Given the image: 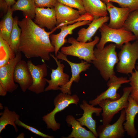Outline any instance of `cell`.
<instances>
[{
    "label": "cell",
    "instance_id": "1f68e13d",
    "mask_svg": "<svg viewBox=\"0 0 138 138\" xmlns=\"http://www.w3.org/2000/svg\"><path fill=\"white\" fill-rule=\"evenodd\" d=\"M60 3L72 8L77 9L81 15L86 13L83 0H56Z\"/></svg>",
    "mask_w": 138,
    "mask_h": 138
},
{
    "label": "cell",
    "instance_id": "4316f807",
    "mask_svg": "<svg viewBox=\"0 0 138 138\" xmlns=\"http://www.w3.org/2000/svg\"><path fill=\"white\" fill-rule=\"evenodd\" d=\"M16 53L8 42L0 37V67L14 58Z\"/></svg>",
    "mask_w": 138,
    "mask_h": 138
},
{
    "label": "cell",
    "instance_id": "ba28073f",
    "mask_svg": "<svg viewBox=\"0 0 138 138\" xmlns=\"http://www.w3.org/2000/svg\"><path fill=\"white\" fill-rule=\"evenodd\" d=\"M21 58V52H18L14 58L0 67V85L7 92L12 93L18 88L14 80V73L15 66Z\"/></svg>",
    "mask_w": 138,
    "mask_h": 138
},
{
    "label": "cell",
    "instance_id": "d6986e66",
    "mask_svg": "<svg viewBox=\"0 0 138 138\" xmlns=\"http://www.w3.org/2000/svg\"><path fill=\"white\" fill-rule=\"evenodd\" d=\"M14 79L18 83L24 92H25L32 84V77L27 62L21 60L17 64L14 70Z\"/></svg>",
    "mask_w": 138,
    "mask_h": 138
},
{
    "label": "cell",
    "instance_id": "4fadbf2b",
    "mask_svg": "<svg viewBox=\"0 0 138 138\" xmlns=\"http://www.w3.org/2000/svg\"><path fill=\"white\" fill-rule=\"evenodd\" d=\"M50 55L55 60L57 67L55 69H51V79L50 80L46 79L48 85L45 88V91L60 90V87L66 84L70 80L69 75L64 72V64L62 63L60 61L58 60L56 57L53 54L51 53Z\"/></svg>",
    "mask_w": 138,
    "mask_h": 138
},
{
    "label": "cell",
    "instance_id": "44dd1931",
    "mask_svg": "<svg viewBox=\"0 0 138 138\" xmlns=\"http://www.w3.org/2000/svg\"><path fill=\"white\" fill-rule=\"evenodd\" d=\"M110 19L107 16L94 19L87 28L81 29L77 33V40L79 42L86 43L92 41V38L97 31Z\"/></svg>",
    "mask_w": 138,
    "mask_h": 138
},
{
    "label": "cell",
    "instance_id": "83f0119b",
    "mask_svg": "<svg viewBox=\"0 0 138 138\" xmlns=\"http://www.w3.org/2000/svg\"><path fill=\"white\" fill-rule=\"evenodd\" d=\"M18 17L16 16L14 18L13 27L9 42L11 49L16 54L18 52L21 29L18 25Z\"/></svg>",
    "mask_w": 138,
    "mask_h": 138
},
{
    "label": "cell",
    "instance_id": "52a82bcc",
    "mask_svg": "<svg viewBox=\"0 0 138 138\" xmlns=\"http://www.w3.org/2000/svg\"><path fill=\"white\" fill-rule=\"evenodd\" d=\"M131 90V87L124 88L123 94L119 99L111 100L107 99L100 101L98 105L102 109V122L103 124H110L114 116L128 106V98Z\"/></svg>",
    "mask_w": 138,
    "mask_h": 138
},
{
    "label": "cell",
    "instance_id": "f1b7e54d",
    "mask_svg": "<svg viewBox=\"0 0 138 138\" xmlns=\"http://www.w3.org/2000/svg\"><path fill=\"white\" fill-rule=\"evenodd\" d=\"M138 37V9L131 12L123 27Z\"/></svg>",
    "mask_w": 138,
    "mask_h": 138
},
{
    "label": "cell",
    "instance_id": "4dcf8cb0",
    "mask_svg": "<svg viewBox=\"0 0 138 138\" xmlns=\"http://www.w3.org/2000/svg\"><path fill=\"white\" fill-rule=\"evenodd\" d=\"M105 3L108 2L118 4L121 7L128 8L131 12L138 9V0H101Z\"/></svg>",
    "mask_w": 138,
    "mask_h": 138
},
{
    "label": "cell",
    "instance_id": "277c9868",
    "mask_svg": "<svg viewBox=\"0 0 138 138\" xmlns=\"http://www.w3.org/2000/svg\"><path fill=\"white\" fill-rule=\"evenodd\" d=\"M99 40V37L96 36L93 40L83 43L78 41L73 37H70L67 40V42L71 45L62 47L61 52L67 55L77 57L89 63H91L94 59V47Z\"/></svg>",
    "mask_w": 138,
    "mask_h": 138
},
{
    "label": "cell",
    "instance_id": "2e32d148",
    "mask_svg": "<svg viewBox=\"0 0 138 138\" xmlns=\"http://www.w3.org/2000/svg\"><path fill=\"white\" fill-rule=\"evenodd\" d=\"M57 21L56 26H60L76 21L82 16L78 10L63 5L57 1L54 6Z\"/></svg>",
    "mask_w": 138,
    "mask_h": 138
},
{
    "label": "cell",
    "instance_id": "7c38bea8",
    "mask_svg": "<svg viewBox=\"0 0 138 138\" xmlns=\"http://www.w3.org/2000/svg\"><path fill=\"white\" fill-rule=\"evenodd\" d=\"M67 56V55L59 51L56 56L58 59L65 61L69 64L72 74L71 77L69 81L65 85L60 87V90L63 93L71 95V88L73 83L74 82H78L80 79V73L88 69L90 65L87 62L82 60L80 63L72 62L68 59Z\"/></svg>",
    "mask_w": 138,
    "mask_h": 138
},
{
    "label": "cell",
    "instance_id": "7a4b0ae2",
    "mask_svg": "<svg viewBox=\"0 0 138 138\" xmlns=\"http://www.w3.org/2000/svg\"><path fill=\"white\" fill-rule=\"evenodd\" d=\"M116 47L115 44L111 43L101 49H94V59L91 63L105 81L115 75L114 68L119 61L116 51Z\"/></svg>",
    "mask_w": 138,
    "mask_h": 138
},
{
    "label": "cell",
    "instance_id": "6da1fadb",
    "mask_svg": "<svg viewBox=\"0 0 138 138\" xmlns=\"http://www.w3.org/2000/svg\"><path fill=\"white\" fill-rule=\"evenodd\" d=\"M18 25L21 29L18 52L27 59L40 57L49 61L50 54L55 52L50 36L56 29L47 32L27 17L18 21Z\"/></svg>",
    "mask_w": 138,
    "mask_h": 138
},
{
    "label": "cell",
    "instance_id": "7402d4cb",
    "mask_svg": "<svg viewBox=\"0 0 138 138\" xmlns=\"http://www.w3.org/2000/svg\"><path fill=\"white\" fill-rule=\"evenodd\" d=\"M65 121L68 126H72V131L70 134L66 138H96L90 131L87 130L82 126L79 122L72 115H67Z\"/></svg>",
    "mask_w": 138,
    "mask_h": 138
},
{
    "label": "cell",
    "instance_id": "f546056e",
    "mask_svg": "<svg viewBox=\"0 0 138 138\" xmlns=\"http://www.w3.org/2000/svg\"><path fill=\"white\" fill-rule=\"evenodd\" d=\"M131 74L129 79L131 88L130 95L138 105V63L135 72Z\"/></svg>",
    "mask_w": 138,
    "mask_h": 138
},
{
    "label": "cell",
    "instance_id": "d4e9b609",
    "mask_svg": "<svg viewBox=\"0 0 138 138\" xmlns=\"http://www.w3.org/2000/svg\"><path fill=\"white\" fill-rule=\"evenodd\" d=\"M12 13L11 7L9 6L7 13L0 23V37L8 43L14 24Z\"/></svg>",
    "mask_w": 138,
    "mask_h": 138
},
{
    "label": "cell",
    "instance_id": "484cf974",
    "mask_svg": "<svg viewBox=\"0 0 138 138\" xmlns=\"http://www.w3.org/2000/svg\"><path fill=\"white\" fill-rule=\"evenodd\" d=\"M19 115L15 111H10L7 107H5L4 110L0 118V133L8 125L13 126L15 131L17 132L18 129L15 122L17 119H19Z\"/></svg>",
    "mask_w": 138,
    "mask_h": 138
},
{
    "label": "cell",
    "instance_id": "30bf717a",
    "mask_svg": "<svg viewBox=\"0 0 138 138\" xmlns=\"http://www.w3.org/2000/svg\"><path fill=\"white\" fill-rule=\"evenodd\" d=\"M129 79L125 77H118L115 75L111 76L107 83L108 88L94 99L90 100L89 103L94 106L98 105L101 101L107 99L117 100L120 97L117 93L118 90L122 84L129 82Z\"/></svg>",
    "mask_w": 138,
    "mask_h": 138
},
{
    "label": "cell",
    "instance_id": "d6a6232c",
    "mask_svg": "<svg viewBox=\"0 0 138 138\" xmlns=\"http://www.w3.org/2000/svg\"><path fill=\"white\" fill-rule=\"evenodd\" d=\"M16 125L19 126L23 127L25 129L28 130L32 133L36 135L45 138H53L54 136H50L43 133L36 128L29 125H28L20 121L19 119L16 120L15 122Z\"/></svg>",
    "mask_w": 138,
    "mask_h": 138
},
{
    "label": "cell",
    "instance_id": "3957f363",
    "mask_svg": "<svg viewBox=\"0 0 138 138\" xmlns=\"http://www.w3.org/2000/svg\"><path fill=\"white\" fill-rule=\"evenodd\" d=\"M101 37L96 45L97 48L101 49L108 42L115 43L117 47H121L123 44L137 39L136 36L131 32L123 27L114 29L109 27L106 23L99 28Z\"/></svg>",
    "mask_w": 138,
    "mask_h": 138
},
{
    "label": "cell",
    "instance_id": "5bb4252c",
    "mask_svg": "<svg viewBox=\"0 0 138 138\" xmlns=\"http://www.w3.org/2000/svg\"><path fill=\"white\" fill-rule=\"evenodd\" d=\"M91 22L89 20L79 21L75 23L67 25H63L59 27L60 31L57 34H51L50 39L51 44L55 48L54 55L56 56L58 53L61 47L65 43L67 42L66 37L68 34H72L73 31L76 28L83 26L89 24Z\"/></svg>",
    "mask_w": 138,
    "mask_h": 138
},
{
    "label": "cell",
    "instance_id": "e0dca14e",
    "mask_svg": "<svg viewBox=\"0 0 138 138\" xmlns=\"http://www.w3.org/2000/svg\"><path fill=\"white\" fill-rule=\"evenodd\" d=\"M106 4L110 16L108 26L114 29L123 27L131 11L128 8L116 7L111 2Z\"/></svg>",
    "mask_w": 138,
    "mask_h": 138
},
{
    "label": "cell",
    "instance_id": "ffe728a7",
    "mask_svg": "<svg viewBox=\"0 0 138 138\" xmlns=\"http://www.w3.org/2000/svg\"><path fill=\"white\" fill-rule=\"evenodd\" d=\"M129 104L124 109L125 111V122L123 124L124 130L128 135L135 137L137 133L134 125L136 116L138 113V105L130 95L128 98Z\"/></svg>",
    "mask_w": 138,
    "mask_h": 138
},
{
    "label": "cell",
    "instance_id": "603a6c76",
    "mask_svg": "<svg viewBox=\"0 0 138 138\" xmlns=\"http://www.w3.org/2000/svg\"><path fill=\"white\" fill-rule=\"evenodd\" d=\"M86 12L91 15L94 19L107 16L108 11L106 4L101 0H83Z\"/></svg>",
    "mask_w": 138,
    "mask_h": 138
},
{
    "label": "cell",
    "instance_id": "5b68a950",
    "mask_svg": "<svg viewBox=\"0 0 138 138\" xmlns=\"http://www.w3.org/2000/svg\"><path fill=\"white\" fill-rule=\"evenodd\" d=\"M117 55L119 61L116 66L117 71L131 74L135 69L136 62L138 60V40L132 43L129 42L124 44Z\"/></svg>",
    "mask_w": 138,
    "mask_h": 138
},
{
    "label": "cell",
    "instance_id": "cb8c5ba5",
    "mask_svg": "<svg viewBox=\"0 0 138 138\" xmlns=\"http://www.w3.org/2000/svg\"><path fill=\"white\" fill-rule=\"evenodd\" d=\"M36 7L34 0H18L11 9L13 12L21 11L25 17H27L32 19L35 17Z\"/></svg>",
    "mask_w": 138,
    "mask_h": 138
},
{
    "label": "cell",
    "instance_id": "ac0fdd59",
    "mask_svg": "<svg viewBox=\"0 0 138 138\" xmlns=\"http://www.w3.org/2000/svg\"><path fill=\"white\" fill-rule=\"evenodd\" d=\"M34 22L41 28L52 30L57 24L54 8L37 7Z\"/></svg>",
    "mask_w": 138,
    "mask_h": 138
},
{
    "label": "cell",
    "instance_id": "8d00e7d4",
    "mask_svg": "<svg viewBox=\"0 0 138 138\" xmlns=\"http://www.w3.org/2000/svg\"><path fill=\"white\" fill-rule=\"evenodd\" d=\"M9 6L13 5L15 3V0H5Z\"/></svg>",
    "mask_w": 138,
    "mask_h": 138
},
{
    "label": "cell",
    "instance_id": "d590c367",
    "mask_svg": "<svg viewBox=\"0 0 138 138\" xmlns=\"http://www.w3.org/2000/svg\"><path fill=\"white\" fill-rule=\"evenodd\" d=\"M7 93L4 89L0 85V95L1 96H5L6 95Z\"/></svg>",
    "mask_w": 138,
    "mask_h": 138
},
{
    "label": "cell",
    "instance_id": "836d02e7",
    "mask_svg": "<svg viewBox=\"0 0 138 138\" xmlns=\"http://www.w3.org/2000/svg\"><path fill=\"white\" fill-rule=\"evenodd\" d=\"M36 7L54 8L56 0H34Z\"/></svg>",
    "mask_w": 138,
    "mask_h": 138
},
{
    "label": "cell",
    "instance_id": "8992f818",
    "mask_svg": "<svg viewBox=\"0 0 138 138\" xmlns=\"http://www.w3.org/2000/svg\"><path fill=\"white\" fill-rule=\"evenodd\" d=\"M79 100V98L76 94L71 95L62 92L58 94L54 100V108L53 109L42 117V120L46 124L47 128L51 129L54 131L59 129L60 124L56 122L55 118V114L71 104L77 106Z\"/></svg>",
    "mask_w": 138,
    "mask_h": 138
},
{
    "label": "cell",
    "instance_id": "8fae6325",
    "mask_svg": "<svg viewBox=\"0 0 138 138\" xmlns=\"http://www.w3.org/2000/svg\"><path fill=\"white\" fill-rule=\"evenodd\" d=\"M125 120V111L124 109L121 111L119 118L114 123L99 125L97 132L99 138H122L125 132L123 124Z\"/></svg>",
    "mask_w": 138,
    "mask_h": 138
},
{
    "label": "cell",
    "instance_id": "e575fe53",
    "mask_svg": "<svg viewBox=\"0 0 138 138\" xmlns=\"http://www.w3.org/2000/svg\"><path fill=\"white\" fill-rule=\"evenodd\" d=\"M8 7L5 0H0V9L5 15L7 12Z\"/></svg>",
    "mask_w": 138,
    "mask_h": 138
},
{
    "label": "cell",
    "instance_id": "9a60e30c",
    "mask_svg": "<svg viewBox=\"0 0 138 138\" xmlns=\"http://www.w3.org/2000/svg\"><path fill=\"white\" fill-rule=\"evenodd\" d=\"M80 107L84 111L82 116L77 119L82 126L87 127L94 134L96 138L98 135L96 130V122L92 118V114L95 113L97 116H99L102 111V109L100 107H96L88 103L85 100H83Z\"/></svg>",
    "mask_w": 138,
    "mask_h": 138
},
{
    "label": "cell",
    "instance_id": "9c48e42d",
    "mask_svg": "<svg viewBox=\"0 0 138 138\" xmlns=\"http://www.w3.org/2000/svg\"><path fill=\"white\" fill-rule=\"evenodd\" d=\"M27 64L32 79V84L28 90L37 94L44 92L47 83L45 78L47 75V65L44 63L35 65L31 60L28 61Z\"/></svg>",
    "mask_w": 138,
    "mask_h": 138
}]
</instances>
